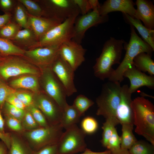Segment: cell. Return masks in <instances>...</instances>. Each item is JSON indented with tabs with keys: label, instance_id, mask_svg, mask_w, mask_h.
<instances>
[{
	"label": "cell",
	"instance_id": "cell-23",
	"mask_svg": "<svg viewBox=\"0 0 154 154\" xmlns=\"http://www.w3.org/2000/svg\"><path fill=\"white\" fill-rule=\"evenodd\" d=\"M150 54L145 52L139 53L133 60V64L139 70L147 72L150 75H154V62Z\"/></svg>",
	"mask_w": 154,
	"mask_h": 154
},
{
	"label": "cell",
	"instance_id": "cell-35",
	"mask_svg": "<svg viewBox=\"0 0 154 154\" xmlns=\"http://www.w3.org/2000/svg\"><path fill=\"white\" fill-rule=\"evenodd\" d=\"M19 2L26 8L30 14L37 16H44L42 8L34 1L30 0H19Z\"/></svg>",
	"mask_w": 154,
	"mask_h": 154
},
{
	"label": "cell",
	"instance_id": "cell-24",
	"mask_svg": "<svg viewBox=\"0 0 154 154\" xmlns=\"http://www.w3.org/2000/svg\"><path fill=\"white\" fill-rule=\"evenodd\" d=\"M11 86L14 88H23L38 92L39 85L37 77L34 75L25 76L19 77L12 81Z\"/></svg>",
	"mask_w": 154,
	"mask_h": 154
},
{
	"label": "cell",
	"instance_id": "cell-5",
	"mask_svg": "<svg viewBox=\"0 0 154 154\" xmlns=\"http://www.w3.org/2000/svg\"><path fill=\"white\" fill-rule=\"evenodd\" d=\"M79 14L74 15L49 30L39 41L28 48L48 46L59 47L63 43L72 40L74 22Z\"/></svg>",
	"mask_w": 154,
	"mask_h": 154
},
{
	"label": "cell",
	"instance_id": "cell-33",
	"mask_svg": "<svg viewBox=\"0 0 154 154\" xmlns=\"http://www.w3.org/2000/svg\"><path fill=\"white\" fill-rule=\"evenodd\" d=\"M4 116H7L21 121L26 112L5 102L2 109Z\"/></svg>",
	"mask_w": 154,
	"mask_h": 154
},
{
	"label": "cell",
	"instance_id": "cell-17",
	"mask_svg": "<svg viewBox=\"0 0 154 154\" xmlns=\"http://www.w3.org/2000/svg\"><path fill=\"white\" fill-rule=\"evenodd\" d=\"M123 76L129 80V90L131 94L142 86H146L152 89L154 88V76L148 75L139 70L133 64L125 71Z\"/></svg>",
	"mask_w": 154,
	"mask_h": 154
},
{
	"label": "cell",
	"instance_id": "cell-3",
	"mask_svg": "<svg viewBox=\"0 0 154 154\" xmlns=\"http://www.w3.org/2000/svg\"><path fill=\"white\" fill-rule=\"evenodd\" d=\"M131 37L128 43L125 44L126 52L124 58L117 68L108 78L109 81L121 83L124 79L125 71L133 64V60L139 53L145 52L152 55L154 50L137 34L134 27L130 25Z\"/></svg>",
	"mask_w": 154,
	"mask_h": 154
},
{
	"label": "cell",
	"instance_id": "cell-26",
	"mask_svg": "<svg viewBox=\"0 0 154 154\" xmlns=\"http://www.w3.org/2000/svg\"><path fill=\"white\" fill-rule=\"evenodd\" d=\"M11 41L15 44L26 46L28 48L37 42L34 33L29 28L20 30Z\"/></svg>",
	"mask_w": 154,
	"mask_h": 154
},
{
	"label": "cell",
	"instance_id": "cell-11",
	"mask_svg": "<svg viewBox=\"0 0 154 154\" xmlns=\"http://www.w3.org/2000/svg\"><path fill=\"white\" fill-rule=\"evenodd\" d=\"M108 15H100L98 9H95L76 18L74 24L72 40L81 44L86 31L90 28L107 22Z\"/></svg>",
	"mask_w": 154,
	"mask_h": 154
},
{
	"label": "cell",
	"instance_id": "cell-37",
	"mask_svg": "<svg viewBox=\"0 0 154 154\" xmlns=\"http://www.w3.org/2000/svg\"><path fill=\"white\" fill-rule=\"evenodd\" d=\"M15 15L17 23L21 28H29L26 11L21 5H18L16 7Z\"/></svg>",
	"mask_w": 154,
	"mask_h": 154
},
{
	"label": "cell",
	"instance_id": "cell-13",
	"mask_svg": "<svg viewBox=\"0 0 154 154\" xmlns=\"http://www.w3.org/2000/svg\"><path fill=\"white\" fill-rule=\"evenodd\" d=\"M86 50L72 40L66 42L59 48V56L75 71L84 62Z\"/></svg>",
	"mask_w": 154,
	"mask_h": 154
},
{
	"label": "cell",
	"instance_id": "cell-19",
	"mask_svg": "<svg viewBox=\"0 0 154 154\" xmlns=\"http://www.w3.org/2000/svg\"><path fill=\"white\" fill-rule=\"evenodd\" d=\"M135 4L132 0H107L100 6L98 11L102 16L107 15L111 12L119 11L133 17L136 11Z\"/></svg>",
	"mask_w": 154,
	"mask_h": 154
},
{
	"label": "cell",
	"instance_id": "cell-54",
	"mask_svg": "<svg viewBox=\"0 0 154 154\" xmlns=\"http://www.w3.org/2000/svg\"><path fill=\"white\" fill-rule=\"evenodd\" d=\"M3 58H2L1 57H0V62L1 61Z\"/></svg>",
	"mask_w": 154,
	"mask_h": 154
},
{
	"label": "cell",
	"instance_id": "cell-34",
	"mask_svg": "<svg viewBox=\"0 0 154 154\" xmlns=\"http://www.w3.org/2000/svg\"><path fill=\"white\" fill-rule=\"evenodd\" d=\"M26 110L30 112L40 127H46L50 125L42 112L33 104L27 107Z\"/></svg>",
	"mask_w": 154,
	"mask_h": 154
},
{
	"label": "cell",
	"instance_id": "cell-43",
	"mask_svg": "<svg viewBox=\"0 0 154 154\" xmlns=\"http://www.w3.org/2000/svg\"><path fill=\"white\" fill-rule=\"evenodd\" d=\"M78 7L82 15L86 14L89 12L91 9L88 0H73Z\"/></svg>",
	"mask_w": 154,
	"mask_h": 154
},
{
	"label": "cell",
	"instance_id": "cell-31",
	"mask_svg": "<svg viewBox=\"0 0 154 154\" xmlns=\"http://www.w3.org/2000/svg\"><path fill=\"white\" fill-rule=\"evenodd\" d=\"M21 28L17 23L10 21L0 30V37L11 40Z\"/></svg>",
	"mask_w": 154,
	"mask_h": 154
},
{
	"label": "cell",
	"instance_id": "cell-44",
	"mask_svg": "<svg viewBox=\"0 0 154 154\" xmlns=\"http://www.w3.org/2000/svg\"><path fill=\"white\" fill-rule=\"evenodd\" d=\"M15 92L11 94L8 96L5 102L17 108L25 110L26 107L17 97Z\"/></svg>",
	"mask_w": 154,
	"mask_h": 154
},
{
	"label": "cell",
	"instance_id": "cell-32",
	"mask_svg": "<svg viewBox=\"0 0 154 154\" xmlns=\"http://www.w3.org/2000/svg\"><path fill=\"white\" fill-rule=\"evenodd\" d=\"M94 103L84 95H78L74 100L73 105L75 108L82 116L88 108Z\"/></svg>",
	"mask_w": 154,
	"mask_h": 154
},
{
	"label": "cell",
	"instance_id": "cell-27",
	"mask_svg": "<svg viewBox=\"0 0 154 154\" xmlns=\"http://www.w3.org/2000/svg\"><path fill=\"white\" fill-rule=\"evenodd\" d=\"M25 52V50L18 46L11 40L0 37V55L5 56H23Z\"/></svg>",
	"mask_w": 154,
	"mask_h": 154
},
{
	"label": "cell",
	"instance_id": "cell-10",
	"mask_svg": "<svg viewBox=\"0 0 154 154\" xmlns=\"http://www.w3.org/2000/svg\"><path fill=\"white\" fill-rule=\"evenodd\" d=\"M45 7L42 8L44 17L63 22L76 14L80 10L73 0H50L45 1Z\"/></svg>",
	"mask_w": 154,
	"mask_h": 154
},
{
	"label": "cell",
	"instance_id": "cell-6",
	"mask_svg": "<svg viewBox=\"0 0 154 154\" xmlns=\"http://www.w3.org/2000/svg\"><path fill=\"white\" fill-rule=\"evenodd\" d=\"M120 83L109 81L103 86L101 93L96 99L98 109L96 114L106 119L116 117L120 99Z\"/></svg>",
	"mask_w": 154,
	"mask_h": 154
},
{
	"label": "cell",
	"instance_id": "cell-39",
	"mask_svg": "<svg viewBox=\"0 0 154 154\" xmlns=\"http://www.w3.org/2000/svg\"><path fill=\"white\" fill-rule=\"evenodd\" d=\"M21 123L24 131H31L40 127L30 112L26 110Z\"/></svg>",
	"mask_w": 154,
	"mask_h": 154
},
{
	"label": "cell",
	"instance_id": "cell-30",
	"mask_svg": "<svg viewBox=\"0 0 154 154\" xmlns=\"http://www.w3.org/2000/svg\"><path fill=\"white\" fill-rule=\"evenodd\" d=\"M128 151L130 154H154V145L144 140H137Z\"/></svg>",
	"mask_w": 154,
	"mask_h": 154
},
{
	"label": "cell",
	"instance_id": "cell-48",
	"mask_svg": "<svg viewBox=\"0 0 154 154\" xmlns=\"http://www.w3.org/2000/svg\"><path fill=\"white\" fill-rule=\"evenodd\" d=\"M0 5L3 9H8L11 7L12 5V2L10 0H1Z\"/></svg>",
	"mask_w": 154,
	"mask_h": 154
},
{
	"label": "cell",
	"instance_id": "cell-42",
	"mask_svg": "<svg viewBox=\"0 0 154 154\" xmlns=\"http://www.w3.org/2000/svg\"><path fill=\"white\" fill-rule=\"evenodd\" d=\"M15 94L26 108L33 104V98L31 94L26 92L16 91Z\"/></svg>",
	"mask_w": 154,
	"mask_h": 154
},
{
	"label": "cell",
	"instance_id": "cell-21",
	"mask_svg": "<svg viewBox=\"0 0 154 154\" xmlns=\"http://www.w3.org/2000/svg\"><path fill=\"white\" fill-rule=\"evenodd\" d=\"M9 132L11 144L7 154H32L33 151L20 133Z\"/></svg>",
	"mask_w": 154,
	"mask_h": 154
},
{
	"label": "cell",
	"instance_id": "cell-36",
	"mask_svg": "<svg viewBox=\"0 0 154 154\" xmlns=\"http://www.w3.org/2000/svg\"><path fill=\"white\" fill-rule=\"evenodd\" d=\"M82 130L87 134H91L95 133L98 128L97 121L94 118L87 116L84 118L81 122Z\"/></svg>",
	"mask_w": 154,
	"mask_h": 154
},
{
	"label": "cell",
	"instance_id": "cell-25",
	"mask_svg": "<svg viewBox=\"0 0 154 154\" xmlns=\"http://www.w3.org/2000/svg\"><path fill=\"white\" fill-rule=\"evenodd\" d=\"M81 116L73 105L68 104L64 109L60 123L63 129H65L76 125L79 121Z\"/></svg>",
	"mask_w": 154,
	"mask_h": 154
},
{
	"label": "cell",
	"instance_id": "cell-51",
	"mask_svg": "<svg viewBox=\"0 0 154 154\" xmlns=\"http://www.w3.org/2000/svg\"><path fill=\"white\" fill-rule=\"evenodd\" d=\"M88 1L92 9L93 10L95 9H99L100 5L98 0H88Z\"/></svg>",
	"mask_w": 154,
	"mask_h": 154
},
{
	"label": "cell",
	"instance_id": "cell-49",
	"mask_svg": "<svg viewBox=\"0 0 154 154\" xmlns=\"http://www.w3.org/2000/svg\"><path fill=\"white\" fill-rule=\"evenodd\" d=\"M80 154H111V152L108 150L103 152H94L86 148L82 153Z\"/></svg>",
	"mask_w": 154,
	"mask_h": 154
},
{
	"label": "cell",
	"instance_id": "cell-40",
	"mask_svg": "<svg viewBox=\"0 0 154 154\" xmlns=\"http://www.w3.org/2000/svg\"><path fill=\"white\" fill-rule=\"evenodd\" d=\"M121 143L120 137L118 135L117 129L115 128L108 141L106 148L110 151L117 150L121 148Z\"/></svg>",
	"mask_w": 154,
	"mask_h": 154
},
{
	"label": "cell",
	"instance_id": "cell-45",
	"mask_svg": "<svg viewBox=\"0 0 154 154\" xmlns=\"http://www.w3.org/2000/svg\"><path fill=\"white\" fill-rule=\"evenodd\" d=\"M32 154H58L57 144L45 147L37 151H33Z\"/></svg>",
	"mask_w": 154,
	"mask_h": 154
},
{
	"label": "cell",
	"instance_id": "cell-52",
	"mask_svg": "<svg viewBox=\"0 0 154 154\" xmlns=\"http://www.w3.org/2000/svg\"><path fill=\"white\" fill-rule=\"evenodd\" d=\"M111 152V154H130L128 150L121 148Z\"/></svg>",
	"mask_w": 154,
	"mask_h": 154
},
{
	"label": "cell",
	"instance_id": "cell-41",
	"mask_svg": "<svg viewBox=\"0 0 154 154\" xmlns=\"http://www.w3.org/2000/svg\"><path fill=\"white\" fill-rule=\"evenodd\" d=\"M16 90L0 81V110L3 109L8 96Z\"/></svg>",
	"mask_w": 154,
	"mask_h": 154
},
{
	"label": "cell",
	"instance_id": "cell-7",
	"mask_svg": "<svg viewBox=\"0 0 154 154\" xmlns=\"http://www.w3.org/2000/svg\"><path fill=\"white\" fill-rule=\"evenodd\" d=\"M86 134L75 125L63 132L57 143L58 154H76L87 148L85 138Z\"/></svg>",
	"mask_w": 154,
	"mask_h": 154
},
{
	"label": "cell",
	"instance_id": "cell-18",
	"mask_svg": "<svg viewBox=\"0 0 154 154\" xmlns=\"http://www.w3.org/2000/svg\"><path fill=\"white\" fill-rule=\"evenodd\" d=\"M26 12L29 28L33 31L37 42L40 40L49 30L62 23L54 19L34 16L27 11Z\"/></svg>",
	"mask_w": 154,
	"mask_h": 154
},
{
	"label": "cell",
	"instance_id": "cell-53",
	"mask_svg": "<svg viewBox=\"0 0 154 154\" xmlns=\"http://www.w3.org/2000/svg\"><path fill=\"white\" fill-rule=\"evenodd\" d=\"M8 149L5 144L2 141H0V154H7Z\"/></svg>",
	"mask_w": 154,
	"mask_h": 154
},
{
	"label": "cell",
	"instance_id": "cell-29",
	"mask_svg": "<svg viewBox=\"0 0 154 154\" xmlns=\"http://www.w3.org/2000/svg\"><path fill=\"white\" fill-rule=\"evenodd\" d=\"M119 124V122L116 117H111L106 119L102 127L103 132L100 142L103 147L106 148L114 129Z\"/></svg>",
	"mask_w": 154,
	"mask_h": 154
},
{
	"label": "cell",
	"instance_id": "cell-9",
	"mask_svg": "<svg viewBox=\"0 0 154 154\" xmlns=\"http://www.w3.org/2000/svg\"><path fill=\"white\" fill-rule=\"evenodd\" d=\"M25 74L38 75L40 72L30 63L18 57L3 58L0 62V74L5 80Z\"/></svg>",
	"mask_w": 154,
	"mask_h": 154
},
{
	"label": "cell",
	"instance_id": "cell-20",
	"mask_svg": "<svg viewBox=\"0 0 154 154\" xmlns=\"http://www.w3.org/2000/svg\"><path fill=\"white\" fill-rule=\"evenodd\" d=\"M137 9L134 18L141 20L148 29L154 28V5L150 0H137Z\"/></svg>",
	"mask_w": 154,
	"mask_h": 154
},
{
	"label": "cell",
	"instance_id": "cell-2",
	"mask_svg": "<svg viewBox=\"0 0 154 154\" xmlns=\"http://www.w3.org/2000/svg\"><path fill=\"white\" fill-rule=\"evenodd\" d=\"M123 40L117 39L111 37L104 43L102 52L96 60L93 67L94 75L100 79L108 78L114 70L112 66L119 64L122 50Z\"/></svg>",
	"mask_w": 154,
	"mask_h": 154
},
{
	"label": "cell",
	"instance_id": "cell-8",
	"mask_svg": "<svg viewBox=\"0 0 154 154\" xmlns=\"http://www.w3.org/2000/svg\"><path fill=\"white\" fill-rule=\"evenodd\" d=\"M42 70L41 82L44 92L57 103L63 111L68 104L64 88L50 68Z\"/></svg>",
	"mask_w": 154,
	"mask_h": 154
},
{
	"label": "cell",
	"instance_id": "cell-46",
	"mask_svg": "<svg viewBox=\"0 0 154 154\" xmlns=\"http://www.w3.org/2000/svg\"><path fill=\"white\" fill-rule=\"evenodd\" d=\"M11 14L8 12L0 15V30L11 21Z\"/></svg>",
	"mask_w": 154,
	"mask_h": 154
},
{
	"label": "cell",
	"instance_id": "cell-50",
	"mask_svg": "<svg viewBox=\"0 0 154 154\" xmlns=\"http://www.w3.org/2000/svg\"><path fill=\"white\" fill-rule=\"evenodd\" d=\"M1 112V110H0V132L5 133H6L5 131V122Z\"/></svg>",
	"mask_w": 154,
	"mask_h": 154
},
{
	"label": "cell",
	"instance_id": "cell-1",
	"mask_svg": "<svg viewBox=\"0 0 154 154\" xmlns=\"http://www.w3.org/2000/svg\"><path fill=\"white\" fill-rule=\"evenodd\" d=\"M133 123L135 132L143 137L154 145V106L143 97H138L132 101Z\"/></svg>",
	"mask_w": 154,
	"mask_h": 154
},
{
	"label": "cell",
	"instance_id": "cell-4",
	"mask_svg": "<svg viewBox=\"0 0 154 154\" xmlns=\"http://www.w3.org/2000/svg\"><path fill=\"white\" fill-rule=\"evenodd\" d=\"M60 124L40 127L20 133L33 151L57 144L63 133Z\"/></svg>",
	"mask_w": 154,
	"mask_h": 154
},
{
	"label": "cell",
	"instance_id": "cell-16",
	"mask_svg": "<svg viewBox=\"0 0 154 154\" xmlns=\"http://www.w3.org/2000/svg\"><path fill=\"white\" fill-rule=\"evenodd\" d=\"M132 94L127 84L121 86L120 99L116 112V116L121 125H133V113L131 107Z\"/></svg>",
	"mask_w": 154,
	"mask_h": 154
},
{
	"label": "cell",
	"instance_id": "cell-22",
	"mask_svg": "<svg viewBox=\"0 0 154 154\" xmlns=\"http://www.w3.org/2000/svg\"><path fill=\"white\" fill-rule=\"evenodd\" d=\"M130 25L135 27L143 38L154 50V30L148 29L141 23V21L127 14L123 13Z\"/></svg>",
	"mask_w": 154,
	"mask_h": 154
},
{
	"label": "cell",
	"instance_id": "cell-12",
	"mask_svg": "<svg viewBox=\"0 0 154 154\" xmlns=\"http://www.w3.org/2000/svg\"><path fill=\"white\" fill-rule=\"evenodd\" d=\"M33 104L42 112L51 125L60 124L63 110L57 103L46 93L33 98Z\"/></svg>",
	"mask_w": 154,
	"mask_h": 154
},
{
	"label": "cell",
	"instance_id": "cell-55",
	"mask_svg": "<svg viewBox=\"0 0 154 154\" xmlns=\"http://www.w3.org/2000/svg\"><path fill=\"white\" fill-rule=\"evenodd\" d=\"M0 57H1V56H0Z\"/></svg>",
	"mask_w": 154,
	"mask_h": 154
},
{
	"label": "cell",
	"instance_id": "cell-28",
	"mask_svg": "<svg viewBox=\"0 0 154 154\" xmlns=\"http://www.w3.org/2000/svg\"><path fill=\"white\" fill-rule=\"evenodd\" d=\"M121 125L122 133L120 137V147L128 150L137 140L133 133V125L129 124Z\"/></svg>",
	"mask_w": 154,
	"mask_h": 154
},
{
	"label": "cell",
	"instance_id": "cell-15",
	"mask_svg": "<svg viewBox=\"0 0 154 154\" xmlns=\"http://www.w3.org/2000/svg\"><path fill=\"white\" fill-rule=\"evenodd\" d=\"M59 48L48 46L25 50L23 56L42 69L50 68L59 55Z\"/></svg>",
	"mask_w": 154,
	"mask_h": 154
},
{
	"label": "cell",
	"instance_id": "cell-14",
	"mask_svg": "<svg viewBox=\"0 0 154 154\" xmlns=\"http://www.w3.org/2000/svg\"><path fill=\"white\" fill-rule=\"evenodd\" d=\"M50 68L63 86L67 96L77 92L74 81V71L59 55Z\"/></svg>",
	"mask_w": 154,
	"mask_h": 154
},
{
	"label": "cell",
	"instance_id": "cell-47",
	"mask_svg": "<svg viewBox=\"0 0 154 154\" xmlns=\"http://www.w3.org/2000/svg\"><path fill=\"white\" fill-rule=\"evenodd\" d=\"M0 139L5 144L8 149L10 146L11 144V136L10 132L3 133L0 132Z\"/></svg>",
	"mask_w": 154,
	"mask_h": 154
},
{
	"label": "cell",
	"instance_id": "cell-38",
	"mask_svg": "<svg viewBox=\"0 0 154 154\" xmlns=\"http://www.w3.org/2000/svg\"><path fill=\"white\" fill-rule=\"evenodd\" d=\"M4 116L5 127L6 126L7 127L10 132L21 133L24 131L21 121L10 117Z\"/></svg>",
	"mask_w": 154,
	"mask_h": 154
}]
</instances>
